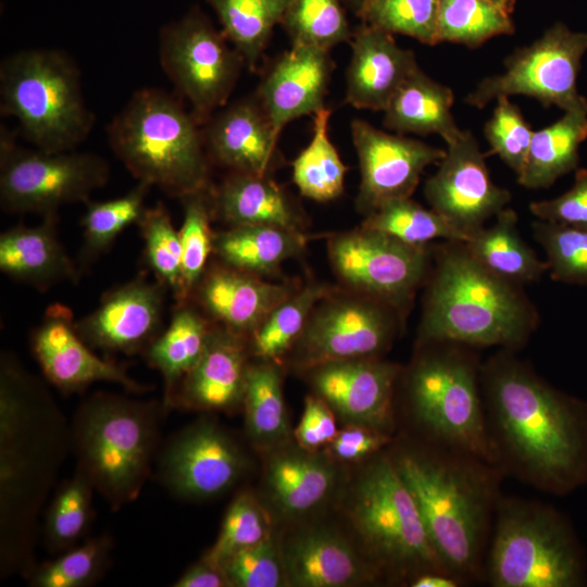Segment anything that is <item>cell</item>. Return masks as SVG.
<instances>
[{
  "mask_svg": "<svg viewBox=\"0 0 587 587\" xmlns=\"http://www.w3.org/2000/svg\"><path fill=\"white\" fill-rule=\"evenodd\" d=\"M72 448V432L45 384L11 353L0 359V574L36 569L38 519Z\"/></svg>",
  "mask_w": 587,
  "mask_h": 587,
  "instance_id": "6da1fadb",
  "label": "cell"
},
{
  "mask_svg": "<svg viewBox=\"0 0 587 587\" xmlns=\"http://www.w3.org/2000/svg\"><path fill=\"white\" fill-rule=\"evenodd\" d=\"M480 374L498 459L555 495L585 485L587 402L550 386L507 353L488 361Z\"/></svg>",
  "mask_w": 587,
  "mask_h": 587,
  "instance_id": "7a4b0ae2",
  "label": "cell"
},
{
  "mask_svg": "<svg viewBox=\"0 0 587 587\" xmlns=\"http://www.w3.org/2000/svg\"><path fill=\"white\" fill-rule=\"evenodd\" d=\"M390 458L445 567L463 582L479 575L495 504L494 469L450 449L447 454L401 449Z\"/></svg>",
  "mask_w": 587,
  "mask_h": 587,
  "instance_id": "3957f363",
  "label": "cell"
},
{
  "mask_svg": "<svg viewBox=\"0 0 587 587\" xmlns=\"http://www.w3.org/2000/svg\"><path fill=\"white\" fill-rule=\"evenodd\" d=\"M536 312L521 292L483 267L463 242L451 241L436 262L420 326L421 340L513 348L536 326Z\"/></svg>",
  "mask_w": 587,
  "mask_h": 587,
  "instance_id": "277c9868",
  "label": "cell"
},
{
  "mask_svg": "<svg viewBox=\"0 0 587 587\" xmlns=\"http://www.w3.org/2000/svg\"><path fill=\"white\" fill-rule=\"evenodd\" d=\"M110 148L138 180L178 199L212 187L202 130L168 91H135L107 127Z\"/></svg>",
  "mask_w": 587,
  "mask_h": 587,
  "instance_id": "5b68a950",
  "label": "cell"
},
{
  "mask_svg": "<svg viewBox=\"0 0 587 587\" xmlns=\"http://www.w3.org/2000/svg\"><path fill=\"white\" fill-rule=\"evenodd\" d=\"M165 405L97 392L77 409L71 425L79 469L112 510L134 501L148 479Z\"/></svg>",
  "mask_w": 587,
  "mask_h": 587,
  "instance_id": "8992f818",
  "label": "cell"
},
{
  "mask_svg": "<svg viewBox=\"0 0 587 587\" xmlns=\"http://www.w3.org/2000/svg\"><path fill=\"white\" fill-rule=\"evenodd\" d=\"M0 111L16 120L36 149L48 152L74 150L95 124L78 66L57 49H25L2 60Z\"/></svg>",
  "mask_w": 587,
  "mask_h": 587,
  "instance_id": "52a82bcc",
  "label": "cell"
},
{
  "mask_svg": "<svg viewBox=\"0 0 587 587\" xmlns=\"http://www.w3.org/2000/svg\"><path fill=\"white\" fill-rule=\"evenodd\" d=\"M487 562L495 587H582L587 583L583 548L553 508L520 499L497 503Z\"/></svg>",
  "mask_w": 587,
  "mask_h": 587,
  "instance_id": "ba28073f",
  "label": "cell"
},
{
  "mask_svg": "<svg viewBox=\"0 0 587 587\" xmlns=\"http://www.w3.org/2000/svg\"><path fill=\"white\" fill-rule=\"evenodd\" d=\"M408 375V399L415 421L450 450L489 465L499 461L478 388L474 360L454 342H434Z\"/></svg>",
  "mask_w": 587,
  "mask_h": 587,
  "instance_id": "9c48e42d",
  "label": "cell"
},
{
  "mask_svg": "<svg viewBox=\"0 0 587 587\" xmlns=\"http://www.w3.org/2000/svg\"><path fill=\"white\" fill-rule=\"evenodd\" d=\"M349 516L378 570L410 575V579L425 572L450 573L432 546L417 505L390 457L372 460L357 479Z\"/></svg>",
  "mask_w": 587,
  "mask_h": 587,
  "instance_id": "30bf717a",
  "label": "cell"
},
{
  "mask_svg": "<svg viewBox=\"0 0 587 587\" xmlns=\"http://www.w3.org/2000/svg\"><path fill=\"white\" fill-rule=\"evenodd\" d=\"M15 137L1 126L0 203L5 212L55 214L63 205L87 203L109 180L110 166L100 155L26 149Z\"/></svg>",
  "mask_w": 587,
  "mask_h": 587,
  "instance_id": "8fae6325",
  "label": "cell"
},
{
  "mask_svg": "<svg viewBox=\"0 0 587 587\" xmlns=\"http://www.w3.org/2000/svg\"><path fill=\"white\" fill-rule=\"evenodd\" d=\"M159 59L200 126L226 105L245 65L241 55L198 7L161 29Z\"/></svg>",
  "mask_w": 587,
  "mask_h": 587,
  "instance_id": "7c38bea8",
  "label": "cell"
},
{
  "mask_svg": "<svg viewBox=\"0 0 587 587\" xmlns=\"http://www.w3.org/2000/svg\"><path fill=\"white\" fill-rule=\"evenodd\" d=\"M586 51L587 33L554 24L540 38L509 55L504 72L482 79L464 100L482 109L499 97L527 96L565 112L587 111V99L576 86Z\"/></svg>",
  "mask_w": 587,
  "mask_h": 587,
  "instance_id": "4fadbf2b",
  "label": "cell"
},
{
  "mask_svg": "<svg viewBox=\"0 0 587 587\" xmlns=\"http://www.w3.org/2000/svg\"><path fill=\"white\" fill-rule=\"evenodd\" d=\"M327 249L332 266L344 284L398 312L411 301L428 265L426 248L409 246L362 226L335 235Z\"/></svg>",
  "mask_w": 587,
  "mask_h": 587,
  "instance_id": "5bb4252c",
  "label": "cell"
},
{
  "mask_svg": "<svg viewBox=\"0 0 587 587\" xmlns=\"http://www.w3.org/2000/svg\"><path fill=\"white\" fill-rule=\"evenodd\" d=\"M397 315L396 309L375 298L332 292L314 308L296 342L299 365L378 358L396 335Z\"/></svg>",
  "mask_w": 587,
  "mask_h": 587,
  "instance_id": "9a60e30c",
  "label": "cell"
},
{
  "mask_svg": "<svg viewBox=\"0 0 587 587\" xmlns=\"http://www.w3.org/2000/svg\"><path fill=\"white\" fill-rule=\"evenodd\" d=\"M247 469L237 442L216 423L201 420L173 436L158 460V477L185 500H207L234 487Z\"/></svg>",
  "mask_w": 587,
  "mask_h": 587,
  "instance_id": "2e32d148",
  "label": "cell"
},
{
  "mask_svg": "<svg viewBox=\"0 0 587 587\" xmlns=\"http://www.w3.org/2000/svg\"><path fill=\"white\" fill-rule=\"evenodd\" d=\"M447 146L437 172L425 184L424 195L432 210L470 239L507 208L511 193L492 183L486 154L471 132L463 130Z\"/></svg>",
  "mask_w": 587,
  "mask_h": 587,
  "instance_id": "e0dca14e",
  "label": "cell"
},
{
  "mask_svg": "<svg viewBox=\"0 0 587 587\" xmlns=\"http://www.w3.org/2000/svg\"><path fill=\"white\" fill-rule=\"evenodd\" d=\"M361 182L357 208L365 215L383 204L410 198L424 170L439 163L446 150L391 135L362 120L351 124Z\"/></svg>",
  "mask_w": 587,
  "mask_h": 587,
  "instance_id": "ac0fdd59",
  "label": "cell"
},
{
  "mask_svg": "<svg viewBox=\"0 0 587 587\" xmlns=\"http://www.w3.org/2000/svg\"><path fill=\"white\" fill-rule=\"evenodd\" d=\"M307 371L315 395L345 422L390 434L399 365L362 358L329 361Z\"/></svg>",
  "mask_w": 587,
  "mask_h": 587,
  "instance_id": "d6986e66",
  "label": "cell"
},
{
  "mask_svg": "<svg viewBox=\"0 0 587 587\" xmlns=\"http://www.w3.org/2000/svg\"><path fill=\"white\" fill-rule=\"evenodd\" d=\"M73 311L52 303L30 335L33 353L46 378L64 394L109 382L129 392L143 394L149 386L132 378L123 366L97 355L76 330Z\"/></svg>",
  "mask_w": 587,
  "mask_h": 587,
  "instance_id": "ffe728a7",
  "label": "cell"
},
{
  "mask_svg": "<svg viewBox=\"0 0 587 587\" xmlns=\"http://www.w3.org/2000/svg\"><path fill=\"white\" fill-rule=\"evenodd\" d=\"M167 288L145 275L111 289L99 305L75 322L92 349L133 354L145 352L162 332Z\"/></svg>",
  "mask_w": 587,
  "mask_h": 587,
  "instance_id": "44dd1931",
  "label": "cell"
},
{
  "mask_svg": "<svg viewBox=\"0 0 587 587\" xmlns=\"http://www.w3.org/2000/svg\"><path fill=\"white\" fill-rule=\"evenodd\" d=\"M297 289L265 282L223 262L210 265L195 288V300L213 323L250 336Z\"/></svg>",
  "mask_w": 587,
  "mask_h": 587,
  "instance_id": "7402d4cb",
  "label": "cell"
},
{
  "mask_svg": "<svg viewBox=\"0 0 587 587\" xmlns=\"http://www.w3.org/2000/svg\"><path fill=\"white\" fill-rule=\"evenodd\" d=\"M330 72L328 51L309 46L292 45L275 61L255 97L277 138L289 122L325 108Z\"/></svg>",
  "mask_w": 587,
  "mask_h": 587,
  "instance_id": "603a6c76",
  "label": "cell"
},
{
  "mask_svg": "<svg viewBox=\"0 0 587 587\" xmlns=\"http://www.w3.org/2000/svg\"><path fill=\"white\" fill-rule=\"evenodd\" d=\"M202 126L210 160L230 172L268 175L278 138L255 95L224 105Z\"/></svg>",
  "mask_w": 587,
  "mask_h": 587,
  "instance_id": "cb8c5ba5",
  "label": "cell"
},
{
  "mask_svg": "<svg viewBox=\"0 0 587 587\" xmlns=\"http://www.w3.org/2000/svg\"><path fill=\"white\" fill-rule=\"evenodd\" d=\"M246 338L213 323L204 350L180 382L172 407L229 412L242 404L249 365Z\"/></svg>",
  "mask_w": 587,
  "mask_h": 587,
  "instance_id": "d4e9b609",
  "label": "cell"
},
{
  "mask_svg": "<svg viewBox=\"0 0 587 587\" xmlns=\"http://www.w3.org/2000/svg\"><path fill=\"white\" fill-rule=\"evenodd\" d=\"M346 103L385 111L389 101L419 65L411 50L397 45L391 34L362 24L351 36Z\"/></svg>",
  "mask_w": 587,
  "mask_h": 587,
  "instance_id": "484cf974",
  "label": "cell"
},
{
  "mask_svg": "<svg viewBox=\"0 0 587 587\" xmlns=\"http://www.w3.org/2000/svg\"><path fill=\"white\" fill-rule=\"evenodd\" d=\"M282 550L287 583L298 587H348L373 582L379 570L334 530L308 528Z\"/></svg>",
  "mask_w": 587,
  "mask_h": 587,
  "instance_id": "4316f807",
  "label": "cell"
},
{
  "mask_svg": "<svg viewBox=\"0 0 587 587\" xmlns=\"http://www.w3.org/2000/svg\"><path fill=\"white\" fill-rule=\"evenodd\" d=\"M0 270L41 291L64 282L77 283L82 275L59 238L58 213L43 216L38 225H18L3 232Z\"/></svg>",
  "mask_w": 587,
  "mask_h": 587,
  "instance_id": "83f0119b",
  "label": "cell"
},
{
  "mask_svg": "<svg viewBox=\"0 0 587 587\" xmlns=\"http://www.w3.org/2000/svg\"><path fill=\"white\" fill-rule=\"evenodd\" d=\"M211 199L214 217L229 227L267 225L303 234L299 208L268 175L230 172L212 186Z\"/></svg>",
  "mask_w": 587,
  "mask_h": 587,
  "instance_id": "f1b7e54d",
  "label": "cell"
},
{
  "mask_svg": "<svg viewBox=\"0 0 587 587\" xmlns=\"http://www.w3.org/2000/svg\"><path fill=\"white\" fill-rule=\"evenodd\" d=\"M267 496L286 517H301L323 504L337 483L336 467L302 449L275 453L264 473Z\"/></svg>",
  "mask_w": 587,
  "mask_h": 587,
  "instance_id": "f546056e",
  "label": "cell"
},
{
  "mask_svg": "<svg viewBox=\"0 0 587 587\" xmlns=\"http://www.w3.org/2000/svg\"><path fill=\"white\" fill-rule=\"evenodd\" d=\"M453 100L449 87L433 80L419 67L389 101L384 125L400 134H437L449 143L463 132L451 113Z\"/></svg>",
  "mask_w": 587,
  "mask_h": 587,
  "instance_id": "4dcf8cb0",
  "label": "cell"
},
{
  "mask_svg": "<svg viewBox=\"0 0 587 587\" xmlns=\"http://www.w3.org/2000/svg\"><path fill=\"white\" fill-rule=\"evenodd\" d=\"M495 217L492 225L484 226L463 242L467 252L487 271L513 285L540 279L548 264L521 237L516 212L505 208Z\"/></svg>",
  "mask_w": 587,
  "mask_h": 587,
  "instance_id": "1f68e13d",
  "label": "cell"
},
{
  "mask_svg": "<svg viewBox=\"0 0 587 587\" xmlns=\"http://www.w3.org/2000/svg\"><path fill=\"white\" fill-rule=\"evenodd\" d=\"M212 326L190 301L176 304L170 325L146 349L148 363L163 377L166 409L172 408L180 382L200 359Z\"/></svg>",
  "mask_w": 587,
  "mask_h": 587,
  "instance_id": "d6a6232c",
  "label": "cell"
},
{
  "mask_svg": "<svg viewBox=\"0 0 587 587\" xmlns=\"http://www.w3.org/2000/svg\"><path fill=\"white\" fill-rule=\"evenodd\" d=\"M305 241L303 234L276 226H233L214 235L213 252L221 262L259 276L299 255Z\"/></svg>",
  "mask_w": 587,
  "mask_h": 587,
  "instance_id": "836d02e7",
  "label": "cell"
},
{
  "mask_svg": "<svg viewBox=\"0 0 587 587\" xmlns=\"http://www.w3.org/2000/svg\"><path fill=\"white\" fill-rule=\"evenodd\" d=\"M587 139V111H566L553 124L534 132L526 163L517 183L528 189L550 187L576 171L579 146Z\"/></svg>",
  "mask_w": 587,
  "mask_h": 587,
  "instance_id": "e575fe53",
  "label": "cell"
},
{
  "mask_svg": "<svg viewBox=\"0 0 587 587\" xmlns=\"http://www.w3.org/2000/svg\"><path fill=\"white\" fill-rule=\"evenodd\" d=\"M248 437L261 448H273L289 435L280 371L274 361L249 364L242 399Z\"/></svg>",
  "mask_w": 587,
  "mask_h": 587,
  "instance_id": "d590c367",
  "label": "cell"
},
{
  "mask_svg": "<svg viewBox=\"0 0 587 587\" xmlns=\"http://www.w3.org/2000/svg\"><path fill=\"white\" fill-rule=\"evenodd\" d=\"M215 11L222 33L254 70L273 28L283 18L292 0H205Z\"/></svg>",
  "mask_w": 587,
  "mask_h": 587,
  "instance_id": "8d00e7d4",
  "label": "cell"
},
{
  "mask_svg": "<svg viewBox=\"0 0 587 587\" xmlns=\"http://www.w3.org/2000/svg\"><path fill=\"white\" fill-rule=\"evenodd\" d=\"M330 113L325 107L313 115L312 139L292 162V180L300 193L319 202L334 200L342 193L347 173L329 138Z\"/></svg>",
  "mask_w": 587,
  "mask_h": 587,
  "instance_id": "74e56055",
  "label": "cell"
},
{
  "mask_svg": "<svg viewBox=\"0 0 587 587\" xmlns=\"http://www.w3.org/2000/svg\"><path fill=\"white\" fill-rule=\"evenodd\" d=\"M333 291L310 282L282 301L249 336V350L260 360L276 361L300 338L308 320L321 300Z\"/></svg>",
  "mask_w": 587,
  "mask_h": 587,
  "instance_id": "f35d334b",
  "label": "cell"
},
{
  "mask_svg": "<svg viewBox=\"0 0 587 587\" xmlns=\"http://www.w3.org/2000/svg\"><path fill=\"white\" fill-rule=\"evenodd\" d=\"M151 186L137 182L127 193L100 202H87L84 214L83 245L77 264L80 274L91 266L129 225L138 223L146 210L145 201Z\"/></svg>",
  "mask_w": 587,
  "mask_h": 587,
  "instance_id": "ab89813d",
  "label": "cell"
},
{
  "mask_svg": "<svg viewBox=\"0 0 587 587\" xmlns=\"http://www.w3.org/2000/svg\"><path fill=\"white\" fill-rule=\"evenodd\" d=\"M362 227L388 235L403 243L426 248L436 239L466 242L469 237L432 209L410 198L389 201L367 214Z\"/></svg>",
  "mask_w": 587,
  "mask_h": 587,
  "instance_id": "60d3db41",
  "label": "cell"
},
{
  "mask_svg": "<svg viewBox=\"0 0 587 587\" xmlns=\"http://www.w3.org/2000/svg\"><path fill=\"white\" fill-rule=\"evenodd\" d=\"M95 488L76 467L75 474L58 488L46 515L45 541L52 553H63L86 536L92 520Z\"/></svg>",
  "mask_w": 587,
  "mask_h": 587,
  "instance_id": "b9f144b4",
  "label": "cell"
},
{
  "mask_svg": "<svg viewBox=\"0 0 587 587\" xmlns=\"http://www.w3.org/2000/svg\"><path fill=\"white\" fill-rule=\"evenodd\" d=\"M508 11L490 0H439L437 42L477 48L491 37L513 33Z\"/></svg>",
  "mask_w": 587,
  "mask_h": 587,
  "instance_id": "7bdbcfd3",
  "label": "cell"
},
{
  "mask_svg": "<svg viewBox=\"0 0 587 587\" xmlns=\"http://www.w3.org/2000/svg\"><path fill=\"white\" fill-rule=\"evenodd\" d=\"M211 188L180 198L184 209L178 232L182 246V296L176 304L190 301L213 252L215 234L211 228L214 217Z\"/></svg>",
  "mask_w": 587,
  "mask_h": 587,
  "instance_id": "ee69618b",
  "label": "cell"
},
{
  "mask_svg": "<svg viewBox=\"0 0 587 587\" xmlns=\"http://www.w3.org/2000/svg\"><path fill=\"white\" fill-rule=\"evenodd\" d=\"M112 540L91 537L57 559L37 565L28 577L33 587H86L97 583L109 566Z\"/></svg>",
  "mask_w": 587,
  "mask_h": 587,
  "instance_id": "f6af8a7d",
  "label": "cell"
},
{
  "mask_svg": "<svg viewBox=\"0 0 587 587\" xmlns=\"http://www.w3.org/2000/svg\"><path fill=\"white\" fill-rule=\"evenodd\" d=\"M345 0H292L282 24L292 45L329 51L350 40L352 33L346 16Z\"/></svg>",
  "mask_w": 587,
  "mask_h": 587,
  "instance_id": "bcb514c9",
  "label": "cell"
},
{
  "mask_svg": "<svg viewBox=\"0 0 587 587\" xmlns=\"http://www.w3.org/2000/svg\"><path fill=\"white\" fill-rule=\"evenodd\" d=\"M137 225L145 241V260L155 279L171 290L176 303L182 296V246L171 214L158 202L146 208Z\"/></svg>",
  "mask_w": 587,
  "mask_h": 587,
  "instance_id": "7dc6e473",
  "label": "cell"
},
{
  "mask_svg": "<svg viewBox=\"0 0 587 587\" xmlns=\"http://www.w3.org/2000/svg\"><path fill=\"white\" fill-rule=\"evenodd\" d=\"M533 234L553 280L587 286V228L537 220Z\"/></svg>",
  "mask_w": 587,
  "mask_h": 587,
  "instance_id": "c3c4849f",
  "label": "cell"
},
{
  "mask_svg": "<svg viewBox=\"0 0 587 587\" xmlns=\"http://www.w3.org/2000/svg\"><path fill=\"white\" fill-rule=\"evenodd\" d=\"M438 8L439 0H369L357 15L366 25L433 46L438 43Z\"/></svg>",
  "mask_w": 587,
  "mask_h": 587,
  "instance_id": "681fc988",
  "label": "cell"
},
{
  "mask_svg": "<svg viewBox=\"0 0 587 587\" xmlns=\"http://www.w3.org/2000/svg\"><path fill=\"white\" fill-rule=\"evenodd\" d=\"M270 536L271 526L265 510L251 492L241 491L228 505L217 539L204 557L221 566L234 553Z\"/></svg>",
  "mask_w": 587,
  "mask_h": 587,
  "instance_id": "f907efd6",
  "label": "cell"
},
{
  "mask_svg": "<svg viewBox=\"0 0 587 587\" xmlns=\"http://www.w3.org/2000/svg\"><path fill=\"white\" fill-rule=\"evenodd\" d=\"M491 117L485 125V138L490 153L500 159L519 176L526 163L534 132L520 108L509 97H499Z\"/></svg>",
  "mask_w": 587,
  "mask_h": 587,
  "instance_id": "816d5d0a",
  "label": "cell"
},
{
  "mask_svg": "<svg viewBox=\"0 0 587 587\" xmlns=\"http://www.w3.org/2000/svg\"><path fill=\"white\" fill-rule=\"evenodd\" d=\"M221 567L229 587H280L288 585L282 550L270 536L227 558Z\"/></svg>",
  "mask_w": 587,
  "mask_h": 587,
  "instance_id": "f5cc1de1",
  "label": "cell"
},
{
  "mask_svg": "<svg viewBox=\"0 0 587 587\" xmlns=\"http://www.w3.org/2000/svg\"><path fill=\"white\" fill-rule=\"evenodd\" d=\"M529 211L537 220L587 228V168H577L572 187L559 197L533 201Z\"/></svg>",
  "mask_w": 587,
  "mask_h": 587,
  "instance_id": "db71d44e",
  "label": "cell"
},
{
  "mask_svg": "<svg viewBox=\"0 0 587 587\" xmlns=\"http://www.w3.org/2000/svg\"><path fill=\"white\" fill-rule=\"evenodd\" d=\"M338 432L333 410L317 396L307 397L301 420L295 429L300 448L314 451L328 446Z\"/></svg>",
  "mask_w": 587,
  "mask_h": 587,
  "instance_id": "11a10c76",
  "label": "cell"
},
{
  "mask_svg": "<svg viewBox=\"0 0 587 587\" xmlns=\"http://www.w3.org/2000/svg\"><path fill=\"white\" fill-rule=\"evenodd\" d=\"M390 438L388 434L360 425L339 430L328 445L329 452L340 461H362L379 451Z\"/></svg>",
  "mask_w": 587,
  "mask_h": 587,
  "instance_id": "9f6ffc18",
  "label": "cell"
},
{
  "mask_svg": "<svg viewBox=\"0 0 587 587\" xmlns=\"http://www.w3.org/2000/svg\"><path fill=\"white\" fill-rule=\"evenodd\" d=\"M174 587H229L220 565L202 557L173 584Z\"/></svg>",
  "mask_w": 587,
  "mask_h": 587,
  "instance_id": "6f0895ef",
  "label": "cell"
},
{
  "mask_svg": "<svg viewBox=\"0 0 587 587\" xmlns=\"http://www.w3.org/2000/svg\"><path fill=\"white\" fill-rule=\"evenodd\" d=\"M412 587H457L464 583L455 575L447 572H425L410 579Z\"/></svg>",
  "mask_w": 587,
  "mask_h": 587,
  "instance_id": "680465c9",
  "label": "cell"
},
{
  "mask_svg": "<svg viewBox=\"0 0 587 587\" xmlns=\"http://www.w3.org/2000/svg\"><path fill=\"white\" fill-rule=\"evenodd\" d=\"M369 0H345L358 13Z\"/></svg>",
  "mask_w": 587,
  "mask_h": 587,
  "instance_id": "91938a15",
  "label": "cell"
},
{
  "mask_svg": "<svg viewBox=\"0 0 587 587\" xmlns=\"http://www.w3.org/2000/svg\"><path fill=\"white\" fill-rule=\"evenodd\" d=\"M490 1L496 3L499 7L503 8L507 11L509 9L510 0H490Z\"/></svg>",
  "mask_w": 587,
  "mask_h": 587,
  "instance_id": "94428289",
  "label": "cell"
}]
</instances>
